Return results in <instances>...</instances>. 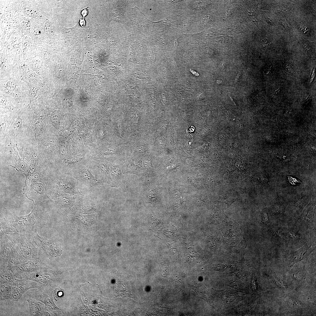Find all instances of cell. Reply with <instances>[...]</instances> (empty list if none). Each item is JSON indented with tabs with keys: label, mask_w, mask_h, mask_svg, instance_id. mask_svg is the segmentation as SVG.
I'll return each mask as SVG.
<instances>
[{
	"label": "cell",
	"mask_w": 316,
	"mask_h": 316,
	"mask_svg": "<svg viewBox=\"0 0 316 316\" xmlns=\"http://www.w3.org/2000/svg\"><path fill=\"white\" fill-rule=\"evenodd\" d=\"M0 232V236L23 234L14 220L10 221L5 219L1 220Z\"/></svg>",
	"instance_id": "obj_14"
},
{
	"label": "cell",
	"mask_w": 316,
	"mask_h": 316,
	"mask_svg": "<svg viewBox=\"0 0 316 316\" xmlns=\"http://www.w3.org/2000/svg\"><path fill=\"white\" fill-rule=\"evenodd\" d=\"M63 293L62 289L60 288H55L54 291L53 295L55 299L58 298L62 296Z\"/></svg>",
	"instance_id": "obj_20"
},
{
	"label": "cell",
	"mask_w": 316,
	"mask_h": 316,
	"mask_svg": "<svg viewBox=\"0 0 316 316\" xmlns=\"http://www.w3.org/2000/svg\"><path fill=\"white\" fill-rule=\"evenodd\" d=\"M262 219L263 221L264 222H265V220H268V219L267 214L266 212H263V213Z\"/></svg>",
	"instance_id": "obj_25"
},
{
	"label": "cell",
	"mask_w": 316,
	"mask_h": 316,
	"mask_svg": "<svg viewBox=\"0 0 316 316\" xmlns=\"http://www.w3.org/2000/svg\"><path fill=\"white\" fill-rule=\"evenodd\" d=\"M315 75V69L314 68L312 70L310 78L309 83L310 84L313 81Z\"/></svg>",
	"instance_id": "obj_24"
},
{
	"label": "cell",
	"mask_w": 316,
	"mask_h": 316,
	"mask_svg": "<svg viewBox=\"0 0 316 316\" xmlns=\"http://www.w3.org/2000/svg\"><path fill=\"white\" fill-rule=\"evenodd\" d=\"M32 240L39 249L49 258L61 255V245L53 240H49L40 236L37 231L28 233Z\"/></svg>",
	"instance_id": "obj_6"
},
{
	"label": "cell",
	"mask_w": 316,
	"mask_h": 316,
	"mask_svg": "<svg viewBox=\"0 0 316 316\" xmlns=\"http://www.w3.org/2000/svg\"><path fill=\"white\" fill-rule=\"evenodd\" d=\"M0 284H11L17 279L10 267L0 269Z\"/></svg>",
	"instance_id": "obj_16"
},
{
	"label": "cell",
	"mask_w": 316,
	"mask_h": 316,
	"mask_svg": "<svg viewBox=\"0 0 316 316\" xmlns=\"http://www.w3.org/2000/svg\"><path fill=\"white\" fill-rule=\"evenodd\" d=\"M11 289L7 301L15 302L18 301L23 295L29 289L40 287L42 285L38 283L29 280L17 279L11 284Z\"/></svg>",
	"instance_id": "obj_9"
},
{
	"label": "cell",
	"mask_w": 316,
	"mask_h": 316,
	"mask_svg": "<svg viewBox=\"0 0 316 316\" xmlns=\"http://www.w3.org/2000/svg\"><path fill=\"white\" fill-rule=\"evenodd\" d=\"M20 234L0 236V269L12 266L16 256V242Z\"/></svg>",
	"instance_id": "obj_4"
},
{
	"label": "cell",
	"mask_w": 316,
	"mask_h": 316,
	"mask_svg": "<svg viewBox=\"0 0 316 316\" xmlns=\"http://www.w3.org/2000/svg\"><path fill=\"white\" fill-rule=\"evenodd\" d=\"M62 104L64 107L69 108L73 106V102L72 99L66 98L63 99L62 102Z\"/></svg>",
	"instance_id": "obj_19"
},
{
	"label": "cell",
	"mask_w": 316,
	"mask_h": 316,
	"mask_svg": "<svg viewBox=\"0 0 316 316\" xmlns=\"http://www.w3.org/2000/svg\"><path fill=\"white\" fill-rule=\"evenodd\" d=\"M80 124V122L78 120H74L72 122L68 131L69 135H70L76 130Z\"/></svg>",
	"instance_id": "obj_18"
},
{
	"label": "cell",
	"mask_w": 316,
	"mask_h": 316,
	"mask_svg": "<svg viewBox=\"0 0 316 316\" xmlns=\"http://www.w3.org/2000/svg\"><path fill=\"white\" fill-rule=\"evenodd\" d=\"M289 182L293 185H296L300 183L301 182L297 178L292 176H288Z\"/></svg>",
	"instance_id": "obj_22"
},
{
	"label": "cell",
	"mask_w": 316,
	"mask_h": 316,
	"mask_svg": "<svg viewBox=\"0 0 316 316\" xmlns=\"http://www.w3.org/2000/svg\"><path fill=\"white\" fill-rule=\"evenodd\" d=\"M34 205L33 209L29 214L18 217L14 220L23 233L37 231L49 223V215L41 204Z\"/></svg>",
	"instance_id": "obj_2"
},
{
	"label": "cell",
	"mask_w": 316,
	"mask_h": 316,
	"mask_svg": "<svg viewBox=\"0 0 316 316\" xmlns=\"http://www.w3.org/2000/svg\"><path fill=\"white\" fill-rule=\"evenodd\" d=\"M48 188L46 183L35 181L25 176L23 194L34 204L40 203L46 198Z\"/></svg>",
	"instance_id": "obj_5"
},
{
	"label": "cell",
	"mask_w": 316,
	"mask_h": 316,
	"mask_svg": "<svg viewBox=\"0 0 316 316\" xmlns=\"http://www.w3.org/2000/svg\"><path fill=\"white\" fill-rule=\"evenodd\" d=\"M239 76H240L239 75H237V78H236V80H235V82H236L238 81V79L239 78Z\"/></svg>",
	"instance_id": "obj_28"
},
{
	"label": "cell",
	"mask_w": 316,
	"mask_h": 316,
	"mask_svg": "<svg viewBox=\"0 0 316 316\" xmlns=\"http://www.w3.org/2000/svg\"><path fill=\"white\" fill-rule=\"evenodd\" d=\"M47 196L54 202L61 212L65 214L75 202L78 195L61 193L48 188Z\"/></svg>",
	"instance_id": "obj_8"
},
{
	"label": "cell",
	"mask_w": 316,
	"mask_h": 316,
	"mask_svg": "<svg viewBox=\"0 0 316 316\" xmlns=\"http://www.w3.org/2000/svg\"><path fill=\"white\" fill-rule=\"evenodd\" d=\"M67 152V150L65 147H62L60 149L59 151V155L63 156L65 155Z\"/></svg>",
	"instance_id": "obj_23"
},
{
	"label": "cell",
	"mask_w": 316,
	"mask_h": 316,
	"mask_svg": "<svg viewBox=\"0 0 316 316\" xmlns=\"http://www.w3.org/2000/svg\"><path fill=\"white\" fill-rule=\"evenodd\" d=\"M48 171L47 184L49 188L65 193L84 195L79 190L76 179L71 174L57 169Z\"/></svg>",
	"instance_id": "obj_1"
},
{
	"label": "cell",
	"mask_w": 316,
	"mask_h": 316,
	"mask_svg": "<svg viewBox=\"0 0 316 316\" xmlns=\"http://www.w3.org/2000/svg\"><path fill=\"white\" fill-rule=\"evenodd\" d=\"M16 244V255L12 266L31 259H40V252L28 233L19 235Z\"/></svg>",
	"instance_id": "obj_3"
},
{
	"label": "cell",
	"mask_w": 316,
	"mask_h": 316,
	"mask_svg": "<svg viewBox=\"0 0 316 316\" xmlns=\"http://www.w3.org/2000/svg\"><path fill=\"white\" fill-rule=\"evenodd\" d=\"M222 80L221 79H219L217 80V83L218 84H219L221 83Z\"/></svg>",
	"instance_id": "obj_27"
},
{
	"label": "cell",
	"mask_w": 316,
	"mask_h": 316,
	"mask_svg": "<svg viewBox=\"0 0 316 316\" xmlns=\"http://www.w3.org/2000/svg\"><path fill=\"white\" fill-rule=\"evenodd\" d=\"M61 119L60 116L57 114H54L51 117V119L52 122L54 123H59Z\"/></svg>",
	"instance_id": "obj_21"
},
{
	"label": "cell",
	"mask_w": 316,
	"mask_h": 316,
	"mask_svg": "<svg viewBox=\"0 0 316 316\" xmlns=\"http://www.w3.org/2000/svg\"><path fill=\"white\" fill-rule=\"evenodd\" d=\"M87 8H85L82 11V13H81V14H82V16H83V18L85 16L87 15Z\"/></svg>",
	"instance_id": "obj_26"
},
{
	"label": "cell",
	"mask_w": 316,
	"mask_h": 316,
	"mask_svg": "<svg viewBox=\"0 0 316 316\" xmlns=\"http://www.w3.org/2000/svg\"><path fill=\"white\" fill-rule=\"evenodd\" d=\"M49 267L40 259H32L13 265L11 269L17 279H25L35 273Z\"/></svg>",
	"instance_id": "obj_7"
},
{
	"label": "cell",
	"mask_w": 316,
	"mask_h": 316,
	"mask_svg": "<svg viewBox=\"0 0 316 316\" xmlns=\"http://www.w3.org/2000/svg\"><path fill=\"white\" fill-rule=\"evenodd\" d=\"M90 170V166L87 165L82 167L77 168L69 174L86 185L92 187L104 185L100 180L93 175Z\"/></svg>",
	"instance_id": "obj_10"
},
{
	"label": "cell",
	"mask_w": 316,
	"mask_h": 316,
	"mask_svg": "<svg viewBox=\"0 0 316 316\" xmlns=\"http://www.w3.org/2000/svg\"><path fill=\"white\" fill-rule=\"evenodd\" d=\"M11 287L10 284H0V301H7Z\"/></svg>",
	"instance_id": "obj_17"
},
{
	"label": "cell",
	"mask_w": 316,
	"mask_h": 316,
	"mask_svg": "<svg viewBox=\"0 0 316 316\" xmlns=\"http://www.w3.org/2000/svg\"><path fill=\"white\" fill-rule=\"evenodd\" d=\"M56 272L49 267L30 275L26 279L37 282L42 286L49 285V283L55 277Z\"/></svg>",
	"instance_id": "obj_12"
},
{
	"label": "cell",
	"mask_w": 316,
	"mask_h": 316,
	"mask_svg": "<svg viewBox=\"0 0 316 316\" xmlns=\"http://www.w3.org/2000/svg\"><path fill=\"white\" fill-rule=\"evenodd\" d=\"M111 177L118 187L120 188L124 192L126 191L124 174L125 168L120 165L111 163L109 166Z\"/></svg>",
	"instance_id": "obj_13"
},
{
	"label": "cell",
	"mask_w": 316,
	"mask_h": 316,
	"mask_svg": "<svg viewBox=\"0 0 316 316\" xmlns=\"http://www.w3.org/2000/svg\"><path fill=\"white\" fill-rule=\"evenodd\" d=\"M90 167L93 175L100 180L104 185L118 187L111 177L109 166L105 163L100 162L97 163L95 167Z\"/></svg>",
	"instance_id": "obj_11"
},
{
	"label": "cell",
	"mask_w": 316,
	"mask_h": 316,
	"mask_svg": "<svg viewBox=\"0 0 316 316\" xmlns=\"http://www.w3.org/2000/svg\"><path fill=\"white\" fill-rule=\"evenodd\" d=\"M31 316H50V314L42 302L32 298L27 300Z\"/></svg>",
	"instance_id": "obj_15"
}]
</instances>
